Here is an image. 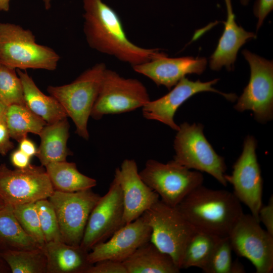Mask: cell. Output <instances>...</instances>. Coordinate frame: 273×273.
<instances>
[{"label":"cell","instance_id":"6da1fadb","mask_svg":"<svg viewBox=\"0 0 273 273\" xmlns=\"http://www.w3.org/2000/svg\"><path fill=\"white\" fill-rule=\"evenodd\" d=\"M83 32L90 48L132 67L164 54L138 46L127 37L117 13L102 0H83Z\"/></svg>","mask_w":273,"mask_h":273},{"label":"cell","instance_id":"7a4b0ae2","mask_svg":"<svg viewBox=\"0 0 273 273\" xmlns=\"http://www.w3.org/2000/svg\"><path fill=\"white\" fill-rule=\"evenodd\" d=\"M175 207L197 232L219 238L228 237L244 213L241 202L233 193L202 185L189 193Z\"/></svg>","mask_w":273,"mask_h":273},{"label":"cell","instance_id":"3957f363","mask_svg":"<svg viewBox=\"0 0 273 273\" xmlns=\"http://www.w3.org/2000/svg\"><path fill=\"white\" fill-rule=\"evenodd\" d=\"M60 58L52 48L37 43L30 30L0 23V63L15 69L54 71Z\"/></svg>","mask_w":273,"mask_h":273},{"label":"cell","instance_id":"277c9868","mask_svg":"<svg viewBox=\"0 0 273 273\" xmlns=\"http://www.w3.org/2000/svg\"><path fill=\"white\" fill-rule=\"evenodd\" d=\"M104 63H98L85 70L70 83L50 85L47 91L61 105L68 117L72 120L76 133L88 140L87 123L98 95L104 72Z\"/></svg>","mask_w":273,"mask_h":273},{"label":"cell","instance_id":"5b68a950","mask_svg":"<svg viewBox=\"0 0 273 273\" xmlns=\"http://www.w3.org/2000/svg\"><path fill=\"white\" fill-rule=\"evenodd\" d=\"M152 230L150 242L180 265L185 249L197 232L175 207L159 200L142 215Z\"/></svg>","mask_w":273,"mask_h":273},{"label":"cell","instance_id":"8992f818","mask_svg":"<svg viewBox=\"0 0 273 273\" xmlns=\"http://www.w3.org/2000/svg\"><path fill=\"white\" fill-rule=\"evenodd\" d=\"M173 143V160L190 169L206 172L226 186L224 158L215 152L206 139L203 126L185 122L179 125Z\"/></svg>","mask_w":273,"mask_h":273},{"label":"cell","instance_id":"52a82bcc","mask_svg":"<svg viewBox=\"0 0 273 273\" xmlns=\"http://www.w3.org/2000/svg\"><path fill=\"white\" fill-rule=\"evenodd\" d=\"M143 180L165 204L176 207L192 190L202 185L203 176L174 160L163 163L149 159L139 172Z\"/></svg>","mask_w":273,"mask_h":273},{"label":"cell","instance_id":"ba28073f","mask_svg":"<svg viewBox=\"0 0 273 273\" xmlns=\"http://www.w3.org/2000/svg\"><path fill=\"white\" fill-rule=\"evenodd\" d=\"M150 101L147 89L140 80L124 78L106 68L90 117L99 120L106 115L130 112Z\"/></svg>","mask_w":273,"mask_h":273},{"label":"cell","instance_id":"9c48e42d","mask_svg":"<svg viewBox=\"0 0 273 273\" xmlns=\"http://www.w3.org/2000/svg\"><path fill=\"white\" fill-rule=\"evenodd\" d=\"M250 68L247 85L235 109L239 112L251 110L256 120H270L273 114V63L247 50L242 52Z\"/></svg>","mask_w":273,"mask_h":273},{"label":"cell","instance_id":"30bf717a","mask_svg":"<svg viewBox=\"0 0 273 273\" xmlns=\"http://www.w3.org/2000/svg\"><path fill=\"white\" fill-rule=\"evenodd\" d=\"M42 166L30 164L11 169L0 164V196L6 204L14 206L48 199L54 192Z\"/></svg>","mask_w":273,"mask_h":273},{"label":"cell","instance_id":"8fae6325","mask_svg":"<svg viewBox=\"0 0 273 273\" xmlns=\"http://www.w3.org/2000/svg\"><path fill=\"white\" fill-rule=\"evenodd\" d=\"M100 197L92 189L75 192L54 191L48 200L56 213L63 242L80 245L89 214Z\"/></svg>","mask_w":273,"mask_h":273},{"label":"cell","instance_id":"7c38bea8","mask_svg":"<svg viewBox=\"0 0 273 273\" xmlns=\"http://www.w3.org/2000/svg\"><path fill=\"white\" fill-rule=\"evenodd\" d=\"M228 237L233 251L250 260L256 272H272L273 236L251 214L243 213Z\"/></svg>","mask_w":273,"mask_h":273},{"label":"cell","instance_id":"4fadbf2b","mask_svg":"<svg viewBox=\"0 0 273 273\" xmlns=\"http://www.w3.org/2000/svg\"><path fill=\"white\" fill-rule=\"evenodd\" d=\"M256 147L255 138L247 136L242 152L233 166L232 174H225L224 177L227 183L232 185L233 194L259 220L258 212L262 205L263 181L257 159Z\"/></svg>","mask_w":273,"mask_h":273},{"label":"cell","instance_id":"5bb4252c","mask_svg":"<svg viewBox=\"0 0 273 273\" xmlns=\"http://www.w3.org/2000/svg\"><path fill=\"white\" fill-rule=\"evenodd\" d=\"M124 206L121 189L114 178L107 193L101 196L88 217L80 246L89 252L123 226Z\"/></svg>","mask_w":273,"mask_h":273},{"label":"cell","instance_id":"9a60e30c","mask_svg":"<svg viewBox=\"0 0 273 273\" xmlns=\"http://www.w3.org/2000/svg\"><path fill=\"white\" fill-rule=\"evenodd\" d=\"M218 80V79H214L207 82L199 80L194 81L185 77L168 94L146 103L142 108L143 115L146 119L159 121L177 131L179 125L174 122L175 113L181 105L194 95L203 92H212L220 94L228 100H236L235 94L224 93L212 87Z\"/></svg>","mask_w":273,"mask_h":273},{"label":"cell","instance_id":"2e32d148","mask_svg":"<svg viewBox=\"0 0 273 273\" xmlns=\"http://www.w3.org/2000/svg\"><path fill=\"white\" fill-rule=\"evenodd\" d=\"M151 233V227L141 216L125 224L109 240L95 245L88 252V260L91 264L105 259L122 262L150 241Z\"/></svg>","mask_w":273,"mask_h":273},{"label":"cell","instance_id":"e0dca14e","mask_svg":"<svg viewBox=\"0 0 273 273\" xmlns=\"http://www.w3.org/2000/svg\"><path fill=\"white\" fill-rule=\"evenodd\" d=\"M114 178L122 191L124 224L140 217L159 200L158 194L140 177L136 163L133 159L123 160L120 167L115 169Z\"/></svg>","mask_w":273,"mask_h":273},{"label":"cell","instance_id":"ac0fdd59","mask_svg":"<svg viewBox=\"0 0 273 273\" xmlns=\"http://www.w3.org/2000/svg\"><path fill=\"white\" fill-rule=\"evenodd\" d=\"M205 58H168L165 53L145 63L132 66L136 72L168 89L189 74H201L207 65Z\"/></svg>","mask_w":273,"mask_h":273},{"label":"cell","instance_id":"d6986e66","mask_svg":"<svg viewBox=\"0 0 273 273\" xmlns=\"http://www.w3.org/2000/svg\"><path fill=\"white\" fill-rule=\"evenodd\" d=\"M227 19L223 32L220 37L215 51L210 57V67L215 71L225 67L228 71L234 68L237 53L240 48L248 40L256 37L253 32L246 31L235 21L231 0H224Z\"/></svg>","mask_w":273,"mask_h":273},{"label":"cell","instance_id":"ffe728a7","mask_svg":"<svg viewBox=\"0 0 273 273\" xmlns=\"http://www.w3.org/2000/svg\"><path fill=\"white\" fill-rule=\"evenodd\" d=\"M47 258V273H86L93 264L87 251L63 241L46 242L41 247Z\"/></svg>","mask_w":273,"mask_h":273},{"label":"cell","instance_id":"44dd1931","mask_svg":"<svg viewBox=\"0 0 273 273\" xmlns=\"http://www.w3.org/2000/svg\"><path fill=\"white\" fill-rule=\"evenodd\" d=\"M69 130L67 118L43 127L39 134L40 143L35 155L41 166L66 161L67 157L72 154L67 147Z\"/></svg>","mask_w":273,"mask_h":273},{"label":"cell","instance_id":"7402d4cb","mask_svg":"<svg viewBox=\"0 0 273 273\" xmlns=\"http://www.w3.org/2000/svg\"><path fill=\"white\" fill-rule=\"evenodd\" d=\"M127 273H178L172 258L149 241L122 261Z\"/></svg>","mask_w":273,"mask_h":273},{"label":"cell","instance_id":"603a6c76","mask_svg":"<svg viewBox=\"0 0 273 273\" xmlns=\"http://www.w3.org/2000/svg\"><path fill=\"white\" fill-rule=\"evenodd\" d=\"M17 74L22 84L25 104L33 113L47 124L68 117L59 102L43 93L26 71L18 69Z\"/></svg>","mask_w":273,"mask_h":273},{"label":"cell","instance_id":"cb8c5ba5","mask_svg":"<svg viewBox=\"0 0 273 273\" xmlns=\"http://www.w3.org/2000/svg\"><path fill=\"white\" fill-rule=\"evenodd\" d=\"M44 167L55 191L75 192L97 185V180L79 172L75 163L56 162Z\"/></svg>","mask_w":273,"mask_h":273},{"label":"cell","instance_id":"d4e9b609","mask_svg":"<svg viewBox=\"0 0 273 273\" xmlns=\"http://www.w3.org/2000/svg\"><path fill=\"white\" fill-rule=\"evenodd\" d=\"M40 246L22 229L15 217L13 206L6 204L0 209V251L35 249Z\"/></svg>","mask_w":273,"mask_h":273},{"label":"cell","instance_id":"484cf974","mask_svg":"<svg viewBox=\"0 0 273 273\" xmlns=\"http://www.w3.org/2000/svg\"><path fill=\"white\" fill-rule=\"evenodd\" d=\"M5 122L10 138L19 142L29 133L39 135L47 124L25 105L14 104L7 107Z\"/></svg>","mask_w":273,"mask_h":273},{"label":"cell","instance_id":"4316f807","mask_svg":"<svg viewBox=\"0 0 273 273\" xmlns=\"http://www.w3.org/2000/svg\"><path fill=\"white\" fill-rule=\"evenodd\" d=\"M220 238L207 233L197 232L185 249L180 269L196 267L202 270Z\"/></svg>","mask_w":273,"mask_h":273},{"label":"cell","instance_id":"83f0119b","mask_svg":"<svg viewBox=\"0 0 273 273\" xmlns=\"http://www.w3.org/2000/svg\"><path fill=\"white\" fill-rule=\"evenodd\" d=\"M1 254L12 273H47V258L41 247L3 251Z\"/></svg>","mask_w":273,"mask_h":273},{"label":"cell","instance_id":"f1b7e54d","mask_svg":"<svg viewBox=\"0 0 273 273\" xmlns=\"http://www.w3.org/2000/svg\"><path fill=\"white\" fill-rule=\"evenodd\" d=\"M233 250L228 237L221 238L203 271L206 273H242L245 270L238 260L233 261Z\"/></svg>","mask_w":273,"mask_h":273},{"label":"cell","instance_id":"f546056e","mask_svg":"<svg viewBox=\"0 0 273 273\" xmlns=\"http://www.w3.org/2000/svg\"><path fill=\"white\" fill-rule=\"evenodd\" d=\"M0 102L8 107L25 105L21 80L15 69L0 63Z\"/></svg>","mask_w":273,"mask_h":273},{"label":"cell","instance_id":"4dcf8cb0","mask_svg":"<svg viewBox=\"0 0 273 273\" xmlns=\"http://www.w3.org/2000/svg\"><path fill=\"white\" fill-rule=\"evenodd\" d=\"M13 210L24 231L40 246L45 243L35 203L15 205Z\"/></svg>","mask_w":273,"mask_h":273},{"label":"cell","instance_id":"1f68e13d","mask_svg":"<svg viewBox=\"0 0 273 273\" xmlns=\"http://www.w3.org/2000/svg\"><path fill=\"white\" fill-rule=\"evenodd\" d=\"M35 203L45 243L62 241L57 215L48 199L38 200Z\"/></svg>","mask_w":273,"mask_h":273},{"label":"cell","instance_id":"d6a6232c","mask_svg":"<svg viewBox=\"0 0 273 273\" xmlns=\"http://www.w3.org/2000/svg\"><path fill=\"white\" fill-rule=\"evenodd\" d=\"M86 273H127L122 262L105 259L94 263Z\"/></svg>","mask_w":273,"mask_h":273},{"label":"cell","instance_id":"836d02e7","mask_svg":"<svg viewBox=\"0 0 273 273\" xmlns=\"http://www.w3.org/2000/svg\"><path fill=\"white\" fill-rule=\"evenodd\" d=\"M273 9V0H257L254 4L253 12L258 19L256 31L260 28L264 20Z\"/></svg>","mask_w":273,"mask_h":273},{"label":"cell","instance_id":"e575fe53","mask_svg":"<svg viewBox=\"0 0 273 273\" xmlns=\"http://www.w3.org/2000/svg\"><path fill=\"white\" fill-rule=\"evenodd\" d=\"M258 218L266 228V230L273 236V197L269 199L268 204L262 205L258 212Z\"/></svg>","mask_w":273,"mask_h":273},{"label":"cell","instance_id":"d590c367","mask_svg":"<svg viewBox=\"0 0 273 273\" xmlns=\"http://www.w3.org/2000/svg\"><path fill=\"white\" fill-rule=\"evenodd\" d=\"M10 138L5 119L0 121V153L2 155H6L14 147Z\"/></svg>","mask_w":273,"mask_h":273},{"label":"cell","instance_id":"8d00e7d4","mask_svg":"<svg viewBox=\"0 0 273 273\" xmlns=\"http://www.w3.org/2000/svg\"><path fill=\"white\" fill-rule=\"evenodd\" d=\"M30 158L20 149L14 151L11 155V162L17 168H24L27 167L30 164Z\"/></svg>","mask_w":273,"mask_h":273},{"label":"cell","instance_id":"74e56055","mask_svg":"<svg viewBox=\"0 0 273 273\" xmlns=\"http://www.w3.org/2000/svg\"><path fill=\"white\" fill-rule=\"evenodd\" d=\"M19 149L24 153L31 157L35 156L37 149L35 145L30 140L25 138L20 141L19 142Z\"/></svg>","mask_w":273,"mask_h":273},{"label":"cell","instance_id":"f35d334b","mask_svg":"<svg viewBox=\"0 0 273 273\" xmlns=\"http://www.w3.org/2000/svg\"><path fill=\"white\" fill-rule=\"evenodd\" d=\"M11 272L10 268L3 257L1 251H0V273H10Z\"/></svg>","mask_w":273,"mask_h":273},{"label":"cell","instance_id":"ab89813d","mask_svg":"<svg viewBox=\"0 0 273 273\" xmlns=\"http://www.w3.org/2000/svg\"><path fill=\"white\" fill-rule=\"evenodd\" d=\"M11 0H0V11H8L10 8Z\"/></svg>","mask_w":273,"mask_h":273},{"label":"cell","instance_id":"60d3db41","mask_svg":"<svg viewBox=\"0 0 273 273\" xmlns=\"http://www.w3.org/2000/svg\"><path fill=\"white\" fill-rule=\"evenodd\" d=\"M7 106L0 102V121L5 119V115Z\"/></svg>","mask_w":273,"mask_h":273},{"label":"cell","instance_id":"b9f144b4","mask_svg":"<svg viewBox=\"0 0 273 273\" xmlns=\"http://www.w3.org/2000/svg\"><path fill=\"white\" fill-rule=\"evenodd\" d=\"M45 9L49 10L51 7V3L52 0H42Z\"/></svg>","mask_w":273,"mask_h":273},{"label":"cell","instance_id":"7bdbcfd3","mask_svg":"<svg viewBox=\"0 0 273 273\" xmlns=\"http://www.w3.org/2000/svg\"><path fill=\"white\" fill-rule=\"evenodd\" d=\"M6 204L0 196V209L3 208Z\"/></svg>","mask_w":273,"mask_h":273},{"label":"cell","instance_id":"ee69618b","mask_svg":"<svg viewBox=\"0 0 273 273\" xmlns=\"http://www.w3.org/2000/svg\"><path fill=\"white\" fill-rule=\"evenodd\" d=\"M242 5L243 6H246L249 3L250 0H240Z\"/></svg>","mask_w":273,"mask_h":273}]
</instances>
